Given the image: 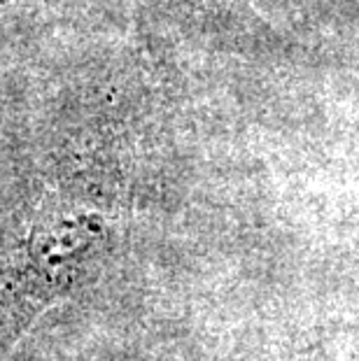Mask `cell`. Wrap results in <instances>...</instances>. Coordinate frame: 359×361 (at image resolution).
Wrapping results in <instances>:
<instances>
[{
    "mask_svg": "<svg viewBox=\"0 0 359 361\" xmlns=\"http://www.w3.org/2000/svg\"><path fill=\"white\" fill-rule=\"evenodd\" d=\"M101 235L94 214L51 212L0 257V355L87 271L101 250Z\"/></svg>",
    "mask_w": 359,
    "mask_h": 361,
    "instance_id": "1",
    "label": "cell"
},
{
    "mask_svg": "<svg viewBox=\"0 0 359 361\" xmlns=\"http://www.w3.org/2000/svg\"><path fill=\"white\" fill-rule=\"evenodd\" d=\"M198 7H210V10H221V12H231V14H243L250 12L248 0H189Z\"/></svg>",
    "mask_w": 359,
    "mask_h": 361,
    "instance_id": "2",
    "label": "cell"
}]
</instances>
